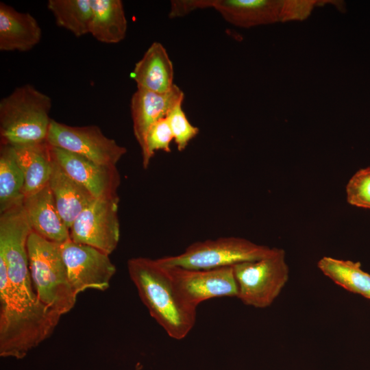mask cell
Returning a JSON list of instances; mask_svg holds the SVG:
<instances>
[{
	"label": "cell",
	"instance_id": "obj_26",
	"mask_svg": "<svg viewBox=\"0 0 370 370\" xmlns=\"http://www.w3.org/2000/svg\"><path fill=\"white\" fill-rule=\"evenodd\" d=\"M346 195L350 205L370 209V166L353 175L347 184Z\"/></svg>",
	"mask_w": 370,
	"mask_h": 370
},
{
	"label": "cell",
	"instance_id": "obj_29",
	"mask_svg": "<svg viewBox=\"0 0 370 370\" xmlns=\"http://www.w3.org/2000/svg\"><path fill=\"white\" fill-rule=\"evenodd\" d=\"M142 369L143 365H141V363L138 362L133 370H142Z\"/></svg>",
	"mask_w": 370,
	"mask_h": 370
},
{
	"label": "cell",
	"instance_id": "obj_17",
	"mask_svg": "<svg viewBox=\"0 0 370 370\" xmlns=\"http://www.w3.org/2000/svg\"><path fill=\"white\" fill-rule=\"evenodd\" d=\"M48 185L58 213L70 230L77 217L95 197L72 179L53 157Z\"/></svg>",
	"mask_w": 370,
	"mask_h": 370
},
{
	"label": "cell",
	"instance_id": "obj_13",
	"mask_svg": "<svg viewBox=\"0 0 370 370\" xmlns=\"http://www.w3.org/2000/svg\"><path fill=\"white\" fill-rule=\"evenodd\" d=\"M184 94L176 84L167 92L158 93L137 88L130 101L134 135L141 152L145 146L147 133L159 119L166 116L178 103L183 102Z\"/></svg>",
	"mask_w": 370,
	"mask_h": 370
},
{
	"label": "cell",
	"instance_id": "obj_21",
	"mask_svg": "<svg viewBox=\"0 0 370 370\" xmlns=\"http://www.w3.org/2000/svg\"><path fill=\"white\" fill-rule=\"evenodd\" d=\"M319 270L346 291L370 299V274L359 262L324 256L317 263Z\"/></svg>",
	"mask_w": 370,
	"mask_h": 370
},
{
	"label": "cell",
	"instance_id": "obj_18",
	"mask_svg": "<svg viewBox=\"0 0 370 370\" xmlns=\"http://www.w3.org/2000/svg\"><path fill=\"white\" fill-rule=\"evenodd\" d=\"M284 1L214 0L213 8L228 23L241 27L270 24L280 21Z\"/></svg>",
	"mask_w": 370,
	"mask_h": 370
},
{
	"label": "cell",
	"instance_id": "obj_25",
	"mask_svg": "<svg viewBox=\"0 0 370 370\" xmlns=\"http://www.w3.org/2000/svg\"><path fill=\"white\" fill-rule=\"evenodd\" d=\"M182 103L176 104L166 115V119L173 136V140L180 151L186 149L189 143L199 132L197 127L188 121L182 109Z\"/></svg>",
	"mask_w": 370,
	"mask_h": 370
},
{
	"label": "cell",
	"instance_id": "obj_22",
	"mask_svg": "<svg viewBox=\"0 0 370 370\" xmlns=\"http://www.w3.org/2000/svg\"><path fill=\"white\" fill-rule=\"evenodd\" d=\"M24 176L12 145L1 144L0 213L23 204Z\"/></svg>",
	"mask_w": 370,
	"mask_h": 370
},
{
	"label": "cell",
	"instance_id": "obj_23",
	"mask_svg": "<svg viewBox=\"0 0 370 370\" xmlns=\"http://www.w3.org/2000/svg\"><path fill=\"white\" fill-rule=\"evenodd\" d=\"M47 8L59 27L70 31L77 37L89 34L91 0H49Z\"/></svg>",
	"mask_w": 370,
	"mask_h": 370
},
{
	"label": "cell",
	"instance_id": "obj_19",
	"mask_svg": "<svg viewBox=\"0 0 370 370\" xmlns=\"http://www.w3.org/2000/svg\"><path fill=\"white\" fill-rule=\"evenodd\" d=\"M12 147L23 173L25 197L45 187L49 183L52 168L50 145L47 142Z\"/></svg>",
	"mask_w": 370,
	"mask_h": 370
},
{
	"label": "cell",
	"instance_id": "obj_7",
	"mask_svg": "<svg viewBox=\"0 0 370 370\" xmlns=\"http://www.w3.org/2000/svg\"><path fill=\"white\" fill-rule=\"evenodd\" d=\"M238 285L237 297L245 305L257 308L270 306L279 296L289 278L285 251L233 266Z\"/></svg>",
	"mask_w": 370,
	"mask_h": 370
},
{
	"label": "cell",
	"instance_id": "obj_2",
	"mask_svg": "<svg viewBox=\"0 0 370 370\" xmlns=\"http://www.w3.org/2000/svg\"><path fill=\"white\" fill-rule=\"evenodd\" d=\"M127 270L150 315L171 338H184L195 324L197 308L180 297L168 269L157 259L136 257L128 260Z\"/></svg>",
	"mask_w": 370,
	"mask_h": 370
},
{
	"label": "cell",
	"instance_id": "obj_20",
	"mask_svg": "<svg viewBox=\"0 0 370 370\" xmlns=\"http://www.w3.org/2000/svg\"><path fill=\"white\" fill-rule=\"evenodd\" d=\"M92 18L89 34L106 44L123 40L127 29V21L121 0H91Z\"/></svg>",
	"mask_w": 370,
	"mask_h": 370
},
{
	"label": "cell",
	"instance_id": "obj_3",
	"mask_svg": "<svg viewBox=\"0 0 370 370\" xmlns=\"http://www.w3.org/2000/svg\"><path fill=\"white\" fill-rule=\"evenodd\" d=\"M51 98L30 84L16 88L0 101L1 144L47 142L51 119Z\"/></svg>",
	"mask_w": 370,
	"mask_h": 370
},
{
	"label": "cell",
	"instance_id": "obj_12",
	"mask_svg": "<svg viewBox=\"0 0 370 370\" xmlns=\"http://www.w3.org/2000/svg\"><path fill=\"white\" fill-rule=\"evenodd\" d=\"M50 151L63 170L95 198L117 195L120 175L116 166L99 164L58 147L50 146Z\"/></svg>",
	"mask_w": 370,
	"mask_h": 370
},
{
	"label": "cell",
	"instance_id": "obj_15",
	"mask_svg": "<svg viewBox=\"0 0 370 370\" xmlns=\"http://www.w3.org/2000/svg\"><path fill=\"white\" fill-rule=\"evenodd\" d=\"M41 38L42 29L31 14L18 12L0 3L1 51H28L40 42Z\"/></svg>",
	"mask_w": 370,
	"mask_h": 370
},
{
	"label": "cell",
	"instance_id": "obj_5",
	"mask_svg": "<svg viewBox=\"0 0 370 370\" xmlns=\"http://www.w3.org/2000/svg\"><path fill=\"white\" fill-rule=\"evenodd\" d=\"M277 250L243 238L229 236L197 241L178 255L164 256L157 260L166 267L214 269L266 258Z\"/></svg>",
	"mask_w": 370,
	"mask_h": 370
},
{
	"label": "cell",
	"instance_id": "obj_6",
	"mask_svg": "<svg viewBox=\"0 0 370 370\" xmlns=\"http://www.w3.org/2000/svg\"><path fill=\"white\" fill-rule=\"evenodd\" d=\"M32 231L23 204L1 212L0 258L5 262L8 282L22 297L36 300L38 298L30 276L27 248Z\"/></svg>",
	"mask_w": 370,
	"mask_h": 370
},
{
	"label": "cell",
	"instance_id": "obj_4",
	"mask_svg": "<svg viewBox=\"0 0 370 370\" xmlns=\"http://www.w3.org/2000/svg\"><path fill=\"white\" fill-rule=\"evenodd\" d=\"M29 269L38 299L61 315L75 306L77 295L67 276L61 244L32 231L27 243Z\"/></svg>",
	"mask_w": 370,
	"mask_h": 370
},
{
	"label": "cell",
	"instance_id": "obj_1",
	"mask_svg": "<svg viewBox=\"0 0 370 370\" xmlns=\"http://www.w3.org/2000/svg\"><path fill=\"white\" fill-rule=\"evenodd\" d=\"M0 259V356L20 360L50 336L62 315L39 299L21 297Z\"/></svg>",
	"mask_w": 370,
	"mask_h": 370
},
{
	"label": "cell",
	"instance_id": "obj_8",
	"mask_svg": "<svg viewBox=\"0 0 370 370\" xmlns=\"http://www.w3.org/2000/svg\"><path fill=\"white\" fill-rule=\"evenodd\" d=\"M47 143L97 164L116 166L126 153L125 147L106 136L97 125L70 126L51 119Z\"/></svg>",
	"mask_w": 370,
	"mask_h": 370
},
{
	"label": "cell",
	"instance_id": "obj_24",
	"mask_svg": "<svg viewBox=\"0 0 370 370\" xmlns=\"http://www.w3.org/2000/svg\"><path fill=\"white\" fill-rule=\"evenodd\" d=\"M173 140V134L166 116L153 123L147 133L145 149L141 152L143 167H148L156 151L170 152Z\"/></svg>",
	"mask_w": 370,
	"mask_h": 370
},
{
	"label": "cell",
	"instance_id": "obj_9",
	"mask_svg": "<svg viewBox=\"0 0 370 370\" xmlns=\"http://www.w3.org/2000/svg\"><path fill=\"white\" fill-rule=\"evenodd\" d=\"M119 202L118 195L95 198L70 227L71 240L112 254L120 238Z\"/></svg>",
	"mask_w": 370,
	"mask_h": 370
},
{
	"label": "cell",
	"instance_id": "obj_27",
	"mask_svg": "<svg viewBox=\"0 0 370 370\" xmlns=\"http://www.w3.org/2000/svg\"><path fill=\"white\" fill-rule=\"evenodd\" d=\"M317 2V1H284L280 21H286L306 18L310 14Z\"/></svg>",
	"mask_w": 370,
	"mask_h": 370
},
{
	"label": "cell",
	"instance_id": "obj_14",
	"mask_svg": "<svg viewBox=\"0 0 370 370\" xmlns=\"http://www.w3.org/2000/svg\"><path fill=\"white\" fill-rule=\"evenodd\" d=\"M23 207L33 232L56 243L70 239V230L58 213L48 184L25 196Z\"/></svg>",
	"mask_w": 370,
	"mask_h": 370
},
{
	"label": "cell",
	"instance_id": "obj_11",
	"mask_svg": "<svg viewBox=\"0 0 370 370\" xmlns=\"http://www.w3.org/2000/svg\"><path fill=\"white\" fill-rule=\"evenodd\" d=\"M165 267L180 297L193 308L210 299L238 296L233 267L214 269Z\"/></svg>",
	"mask_w": 370,
	"mask_h": 370
},
{
	"label": "cell",
	"instance_id": "obj_10",
	"mask_svg": "<svg viewBox=\"0 0 370 370\" xmlns=\"http://www.w3.org/2000/svg\"><path fill=\"white\" fill-rule=\"evenodd\" d=\"M61 252L69 283L77 295L89 288H108L116 273L109 255L71 238L61 244Z\"/></svg>",
	"mask_w": 370,
	"mask_h": 370
},
{
	"label": "cell",
	"instance_id": "obj_28",
	"mask_svg": "<svg viewBox=\"0 0 370 370\" xmlns=\"http://www.w3.org/2000/svg\"><path fill=\"white\" fill-rule=\"evenodd\" d=\"M214 0H173L171 1L169 17H182L198 10L213 7Z\"/></svg>",
	"mask_w": 370,
	"mask_h": 370
},
{
	"label": "cell",
	"instance_id": "obj_16",
	"mask_svg": "<svg viewBox=\"0 0 370 370\" xmlns=\"http://www.w3.org/2000/svg\"><path fill=\"white\" fill-rule=\"evenodd\" d=\"M131 77L141 88L164 93L174 86L173 63L166 49L159 42H153L136 63Z\"/></svg>",
	"mask_w": 370,
	"mask_h": 370
}]
</instances>
